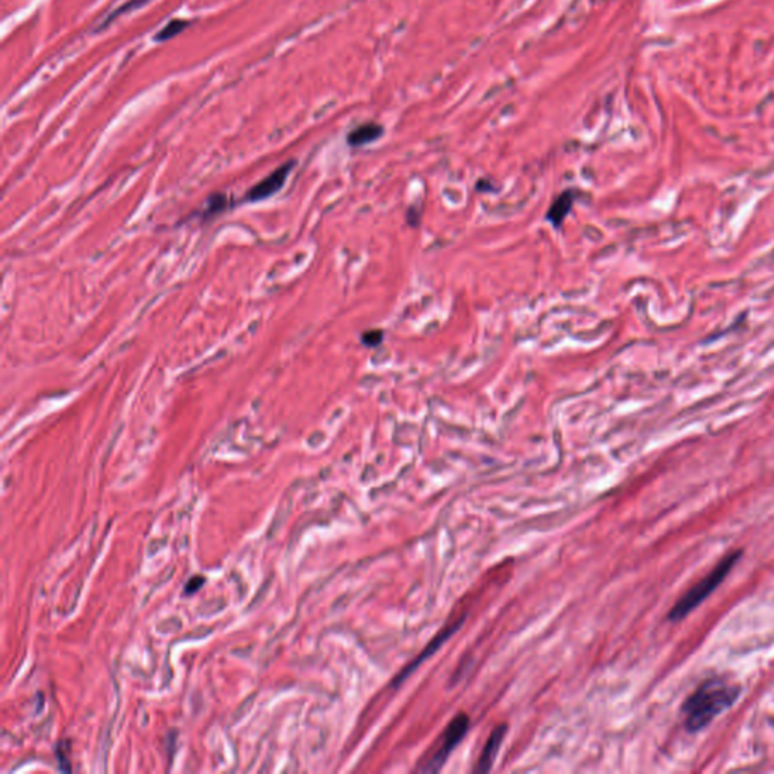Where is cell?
Returning a JSON list of instances; mask_svg holds the SVG:
<instances>
[{
    "mask_svg": "<svg viewBox=\"0 0 774 774\" xmlns=\"http://www.w3.org/2000/svg\"><path fill=\"white\" fill-rule=\"evenodd\" d=\"M469 731V717L466 714H458L455 719L450 720L448 727L443 732V741L442 746L437 748V752L433 755L431 759L425 762V767L422 771L426 773H436L441 771L445 765L446 759L453 753V750L461 743V739Z\"/></svg>",
    "mask_w": 774,
    "mask_h": 774,
    "instance_id": "3",
    "label": "cell"
},
{
    "mask_svg": "<svg viewBox=\"0 0 774 774\" xmlns=\"http://www.w3.org/2000/svg\"><path fill=\"white\" fill-rule=\"evenodd\" d=\"M294 164L295 162H286L284 165H282V167L277 168L275 171H272L268 177H265L258 184H254V187L247 194V200L248 201H260V200L271 197V195H274L275 192H279L283 188V184L286 183L289 172L292 171Z\"/></svg>",
    "mask_w": 774,
    "mask_h": 774,
    "instance_id": "5",
    "label": "cell"
},
{
    "mask_svg": "<svg viewBox=\"0 0 774 774\" xmlns=\"http://www.w3.org/2000/svg\"><path fill=\"white\" fill-rule=\"evenodd\" d=\"M741 695L739 685L724 678H709L691 692L682 707L684 723L690 732L704 729L717 715L729 709Z\"/></svg>",
    "mask_w": 774,
    "mask_h": 774,
    "instance_id": "1",
    "label": "cell"
},
{
    "mask_svg": "<svg viewBox=\"0 0 774 774\" xmlns=\"http://www.w3.org/2000/svg\"><path fill=\"white\" fill-rule=\"evenodd\" d=\"M224 200H226V199L223 197V195H215V197H211V199H209L211 207H209V209H207V212H214V214H215V212H218V211H221V209H223V206H224V203H226Z\"/></svg>",
    "mask_w": 774,
    "mask_h": 774,
    "instance_id": "11",
    "label": "cell"
},
{
    "mask_svg": "<svg viewBox=\"0 0 774 774\" xmlns=\"http://www.w3.org/2000/svg\"><path fill=\"white\" fill-rule=\"evenodd\" d=\"M572 206H573V195L570 191H565L561 195H558V199L553 201V204L551 206V209L548 212V219L552 223L553 227H560L563 224L565 216L569 215Z\"/></svg>",
    "mask_w": 774,
    "mask_h": 774,
    "instance_id": "7",
    "label": "cell"
},
{
    "mask_svg": "<svg viewBox=\"0 0 774 774\" xmlns=\"http://www.w3.org/2000/svg\"><path fill=\"white\" fill-rule=\"evenodd\" d=\"M739 557H741V552L739 551H735L729 553V555H724V558L715 565V568L707 576H704L703 580H700L695 587L690 588V590L678 600L675 607L672 608V611L668 612V619L672 621H679L685 619L691 611H695L703 602V600H707L715 588L723 582L724 577L732 570L735 563L739 560Z\"/></svg>",
    "mask_w": 774,
    "mask_h": 774,
    "instance_id": "2",
    "label": "cell"
},
{
    "mask_svg": "<svg viewBox=\"0 0 774 774\" xmlns=\"http://www.w3.org/2000/svg\"><path fill=\"white\" fill-rule=\"evenodd\" d=\"M381 133H383V129H381L378 124H363L350 133L348 143L351 145L360 147V145L375 141L377 138H380Z\"/></svg>",
    "mask_w": 774,
    "mask_h": 774,
    "instance_id": "8",
    "label": "cell"
},
{
    "mask_svg": "<svg viewBox=\"0 0 774 774\" xmlns=\"http://www.w3.org/2000/svg\"><path fill=\"white\" fill-rule=\"evenodd\" d=\"M505 734H507V726L505 724H501L498 727H494L492 735L489 736L486 746H484L482 752H481V756L478 758V762H477V767H475V771H480V773H487L493 768V764H494V759L496 756H498L499 753V748H501V744L504 743V738H505Z\"/></svg>",
    "mask_w": 774,
    "mask_h": 774,
    "instance_id": "6",
    "label": "cell"
},
{
    "mask_svg": "<svg viewBox=\"0 0 774 774\" xmlns=\"http://www.w3.org/2000/svg\"><path fill=\"white\" fill-rule=\"evenodd\" d=\"M463 620H465V619H460L457 623H453V625H449L448 628H445V629H442L441 632H438V634L436 635V637L429 643V646H426V648L418 655V658H416V660H413L409 665H406V667H404V668L401 670V672L397 675V678L394 679V682H392V685L398 687L399 684H402L404 680H406V679L414 672V670L419 667V664H422L424 661L429 660L430 656H433V655L436 653V651H437L438 648H441L442 644H445V641L450 637V635L455 634V632L458 631V628L461 626V623H463Z\"/></svg>",
    "mask_w": 774,
    "mask_h": 774,
    "instance_id": "4",
    "label": "cell"
},
{
    "mask_svg": "<svg viewBox=\"0 0 774 774\" xmlns=\"http://www.w3.org/2000/svg\"><path fill=\"white\" fill-rule=\"evenodd\" d=\"M383 339H385V333L381 330H369V331H365V334L362 336V342L366 346H372V348L383 342Z\"/></svg>",
    "mask_w": 774,
    "mask_h": 774,
    "instance_id": "10",
    "label": "cell"
},
{
    "mask_svg": "<svg viewBox=\"0 0 774 774\" xmlns=\"http://www.w3.org/2000/svg\"><path fill=\"white\" fill-rule=\"evenodd\" d=\"M187 26H188V21H184V20H172V21L168 23V25H167L162 31H160V32L157 33L156 40H157V41H164V40H168V38L176 37L177 33L182 32Z\"/></svg>",
    "mask_w": 774,
    "mask_h": 774,
    "instance_id": "9",
    "label": "cell"
},
{
    "mask_svg": "<svg viewBox=\"0 0 774 774\" xmlns=\"http://www.w3.org/2000/svg\"><path fill=\"white\" fill-rule=\"evenodd\" d=\"M203 582H204L203 577H192V580L189 581V584L187 585V592H188V593L197 592L199 588L203 585Z\"/></svg>",
    "mask_w": 774,
    "mask_h": 774,
    "instance_id": "12",
    "label": "cell"
}]
</instances>
